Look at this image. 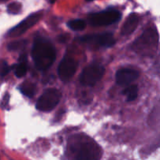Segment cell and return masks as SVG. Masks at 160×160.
<instances>
[{"label": "cell", "mask_w": 160, "mask_h": 160, "mask_svg": "<svg viewBox=\"0 0 160 160\" xmlns=\"http://www.w3.org/2000/svg\"><path fill=\"white\" fill-rule=\"evenodd\" d=\"M87 26V23L83 20H73L68 23V27L73 31H82Z\"/></svg>", "instance_id": "9a60e30c"}, {"label": "cell", "mask_w": 160, "mask_h": 160, "mask_svg": "<svg viewBox=\"0 0 160 160\" xmlns=\"http://www.w3.org/2000/svg\"><path fill=\"white\" fill-rule=\"evenodd\" d=\"M105 68L98 64H91L83 70L80 77V81L84 86H94L102 78Z\"/></svg>", "instance_id": "8992f818"}, {"label": "cell", "mask_w": 160, "mask_h": 160, "mask_svg": "<svg viewBox=\"0 0 160 160\" xmlns=\"http://www.w3.org/2000/svg\"><path fill=\"white\" fill-rule=\"evenodd\" d=\"M31 55L35 67L40 70H45L56 60V48L49 41L39 38L33 44Z\"/></svg>", "instance_id": "7a4b0ae2"}, {"label": "cell", "mask_w": 160, "mask_h": 160, "mask_svg": "<svg viewBox=\"0 0 160 160\" xmlns=\"http://www.w3.org/2000/svg\"><path fill=\"white\" fill-rule=\"evenodd\" d=\"M28 71V66L25 61H20V63L17 64L14 66L13 67V72L14 74L17 77V78H22L24 76Z\"/></svg>", "instance_id": "5bb4252c"}, {"label": "cell", "mask_w": 160, "mask_h": 160, "mask_svg": "<svg viewBox=\"0 0 160 160\" xmlns=\"http://www.w3.org/2000/svg\"><path fill=\"white\" fill-rule=\"evenodd\" d=\"M24 41H19V42H12V43H10L8 45V48H9V50H17L18 48H20V47L23 46L24 45Z\"/></svg>", "instance_id": "e0dca14e"}, {"label": "cell", "mask_w": 160, "mask_h": 160, "mask_svg": "<svg viewBox=\"0 0 160 160\" xmlns=\"http://www.w3.org/2000/svg\"><path fill=\"white\" fill-rule=\"evenodd\" d=\"M61 97L62 94L58 89H47L38 100L36 108L42 112H50L59 104Z\"/></svg>", "instance_id": "277c9868"}, {"label": "cell", "mask_w": 160, "mask_h": 160, "mask_svg": "<svg viewBox=\"0 0 160 160\" xmlns=\"http://www.w3.org/2000/svg\"><path fill=\"white\" fill-rule=\"evenodd\" d=\"M81 40L87 43L95 44L98 46L106 47V48L112 47L116 42L115 38L111 33L89 34V35L83 36Z\"/></svg>", "instance_id": "9c48e42d"}, {"label": "cell", "mask_w": 160, "mask_h": 160, "mask_svg": "<svg viewBox=\"0 0 160 160\" xmlns=\"http://www.w3.org/2000/svg\"><path fill=\"white\" fill-rule=\"evenodd\" d=\"M121 18V13L115 9L95 12L88 16V21L92 26H108L116 23Z\"/></svg>", "instance_id": "5b68a950"}, {"label": "cell", "mask_w": 160, "mask_h": 160, "mask_svg": "<svg viewBox=\"0 0 160 160\" xmlns=\"http://www.w3.org/2000/svg\"><path fill=\"white\" fill-rule=\"evenodd\" d=\"M9 67L8 66L7 62L3 61V62H2V70H1L2 77L6 76V75L9 73Z\"/></svg>", "instance_id": "ac0fdd59"}, {"label": "cell", "mask_w": 160, "mask_h": 160, "mask_svg": "<svg viewBox=\"0 0 160 160\" xmlns=\"http://www.w3.org/2000/svg\"><path fill=\"white\" fill-rule=\"evenodd\" d=\"M139 23V17L136 13H132L129 15L127 18L126 21L123 23L121 29L122 35H130L132 34L136 28H138Z\"/></svg>", "instance_id": "8fae6325"}, {"label": "cell", "mask_w": 160, "mask_h": 160, "mask_svg": "<svg viewBox=\"0 0 160 160\" xmlns=\"http://www.w3.org/2000/svg\"><path fill=\"white\" fill-rule=\"evenodd\" d=\"M159 44V34L154 28L145 30L132 45V48L137 53L142 55H151L157 50Z\"/></svg>", "instance_id": "3957f363"}, {"label": "cell", "mask_w": 160, "mask_h": 160, "mask_svg": "<svg viewBox=\"0 0 160 160\" xmlns=\"http://www.w3.org/2000/svg\"><path fill=\"white\" fill-rule=\"evenodd\" d=\"M139 77V73L136 70L130 68H123L116 73V81L119 85L127 86L135 81Z\"/></svg>", "instance_id": "30bf717a"}, {"label": "cell", "mask_w": 160, "mask_h": 160, "mask_svg": "<svg viewBox=\"0 0 160 160\" xmlns=\"http://www.w3.org/2000/svg\"><path fill=\"white\" fill-rule=\"evenodd\" d=\"M21 8L22 6L20 2H12L8 5L7 11L8 12H9L11 14H17L20 12Z\"/></svg>", "instance_id": "2e32d148"}, {"label": "cell", "mask_w": 160, "mask_h": 160, "mask_svg": "<svg viewBox=\"0 0 160 160\" xmlns=\"http://www.w3.org/2000/svg\"><path fill=\"white\" fill-rule=\"evenodd\" d=\"M42 14L41 12H35V13L31 14L26 19H24L23 21L18 23L17 26L12 28L9 31L7 35L10 38H15L24 34L28 30L32 28L34 24H36L39 21V20L42 17Z\"/></svg>", "instance_id": "52a82bcc"}, {"label": "cell", "mask_w": 160, "mask_h": 160, "mask_svg": "<svg viewBox=\"0 0 160 160\" xmlns=\"http://www.w3.org/2000/svg\"><path fill=\"white\" fill-rule=\"evenodd\" d=\"M78 70V62L71 57L62 59L58 67V74L62 81H67L73 78Z\"/></svg>", "instance_id": "ba28073f"}, {"label": "cell", "mask_w": 160, "mask_h": 160, "mask_svg": "<svg viewBox=\"0 0 160 160\" xmlns=\"http://www.w3.org/2000/svg\"><path fill=\"white\" fill-rule=\"evenodd\" d=\"M49 1H50V2H51V3H54L56 1V0H49Z\"/></svg>", "instance_id": "d6986e66"}, {"label": "cell", "mask_w": 160, "mask_h": 160, "mask_svg": "<svg viewBox=\"0 0 160 160\" xmlns=\"http://www.w3.org/2000/svg\"><path fill=\"white\" fill-rule=\"evenodd\" d=\"M86 1H88V2H92V1H93V0H86Z\"/></svg>", "instance_id": "ffe728a7"}, {"label": "cell", "mask_w": 160, "mask_h": 160, "mask_svg": "<svg viewBox=\"0 0 160 160\" xmlns=\"http://www.w3.org/2000/svg\"><path fill=\"white\" fill-rule=\"evenodd\" d=\"M68 147L75 160H100L102 156L100 145L84 134L72 136L69 139Z\"/></svg>", "instance_id": "6da1fadb"}, {"label": "cell", "mask_w": 160, "mask_h": 160, "mask_svg": "<svg viewBox=\"0 0 160 160\" xmlns=\"http://www.w3.org/2000/svg\"><path fill=\"white\" fill-rule=\"evenodd\" d=\"M123 94L126 95L127 100L128 102L134 101L138 97V88L135 84L130 85L123 90Z\"/></svg>", "instance_id": "4fadbf2b"}, {"label": "cell", "mask_w": 160, "mask_h": 160, "mask_svg": "<svg viewBox=\"0 0 160 160\" xmlns=\"http://www.w3.org/2000/svg\"><path fill=\"white\" fill-rule=\"evenodd\" d=\"M20 90L23 95L31 98V97L34 96V95L35 94L36 87L32 83L24 82L20 86Z\"/></svg>", "instance_id": "7c38bea8"}]
</instances>
